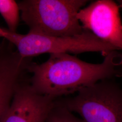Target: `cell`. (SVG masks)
<instances>
[{"label":"cell","mask_w":122,"mask_h":122,"mask_svg":"<svg viewBox=\"0 0 122 122\" xmlns=\"http://www.w3.org/2000/svg\"><path fill=\"white\" fill-rule=\"evenodd\" d=\"M104 56L102 62L94 64L69 53L50 54L44 63L29 66L30 84L37 93L57 99L100 81L122 77V52L113 50Z\"/></svg>","instance_id":"6da1fadb"},{"label":"cell","mask_w":122,"mask_h":122,"mask_svg":"<svg viewBox=\"0 0 122 122\" xmlns=\"http://www.w3.org/2000/svg\"><path fill=\"white\" fill-rule=\"evenodd\" d=\"M86 0H23L18 2L28 33L52 37H71L85 31L77 17Z\"/></svg>","instance_id":"7a4b0ae2"},{"label":"cell","mask_w":122,"mask_h":122,"mask_svg":"<svg viewBox=\"0 0 122 122\" xmlns=\"http://www.w3.org/2000/svg\"><path fill=\"white\" fill-rule=\"evenodd\" d=\"M75 94L57 100L84 122H122V87L114 79L100 81Z\"/></svg>","instance_id":"3957f363"},{"label":"cell","mask_w":122,"mask_h":122,"mask_svg":"<svg viewBox=\"0 0 122 122\" xmlns=\"http://www.w3.org/2000/svg\"><path fill=\"white\" fill-rule=\"evenodd\" d=\"M3 39L15 48L25 58H32L44 53H74L100 52L104 55L117 50L86 30L80 35L71 37H52L28 33L20 34L4 29Z\"/></svg>","instance_id":"277c9868"},{"label":"cell","mask_w":122,"mask_h":122,"mask_svg":"<svg viewBox=\"0 0 122 122\" xmlns=\"http://www.w3.org/2000/svg\"><path fill=\"white\" fill-rule=\"evenodd\" d=\"M118 3L112 0H97L81 9L77 17L84 30L122 51V22Z\"/></svg>","instance_id":"5b68a950"},{"label":"cell","mask_w":122,"mask_h":122,"mask_svg":"<svg viewBox=\"0 0 122 122\" xmlns=\"http://www.w3.org/2000/svg\"><path fill=\"white\" fill-rule=\"evenodd\" d=\"M56 99L35 92L21 82L1 122H46Z\"/></svg>","instance_id":"8992f818"},{"label":"cell","mask_w":122,"mask_h":122,"mask_svg":"<svg viewBox=\"0 0 122 122\" xmlns=\"http://www.w3.org/2000/svg\"><path fill=\"white\" fill-rule=\"evenodd\" d=\"M30 60L25 58L9 43H0V122L11 103Z\"/></svg>","instance_id":"52a82bcc"},{"label":"cell","mask_w":122,"mask_h":122,"mask_svg":"<svg viewBox=\"0 0 122 122\" xmlns=\"http://www.w3.org/2000/svg\"><path fill=\"white\" fill-rule=\"evenodd\" d=\"M0 14L8 26V30L17 33L20 17L18 2L14 0H0Z\"/></svg>","instance_id":"ba28073f"},{"label":"cell","mask_w":122,"mask_h":122,"mask_svg":"<svg viewBox=\"0 0 122 122\" xmlns=\"http://www.w3.org/2000/svg\"><path fill=\"white\" fill-rule=\"evenodd\" d=\"M46 122H84L76 117L56 99L48 113Z\"/></svg>","instance_id":"9c48e42d"},{"label":"cell","mask_w":122,"mask_h":122,"mask_svg":"<svg viewBox=\"0 0 122 122\" xmlns=\"http://www.w3.org/2000/svg\"><path fill=\"white\" fill-rule=\"evenodd\" d=\"M4 35V28H2L0 27V38H3Z\"/></svg>","instance_id":"30bf717a"},{"label":"cell","mask_w":122,"mask_h":122,"mask_svg":"<svg viewBox=\"0 0 122 122\" xmlns=\"http://www.w3.org/2000/svg\"><path fill=\"white\" fill-rule=\"evenodd\" d=\"M117 3H118L120 8H121L122 9V0H117ZM121 71L122 72V66L121 67Z\"/></svg>","instance_id":"8fae6325"}]
</instances>
